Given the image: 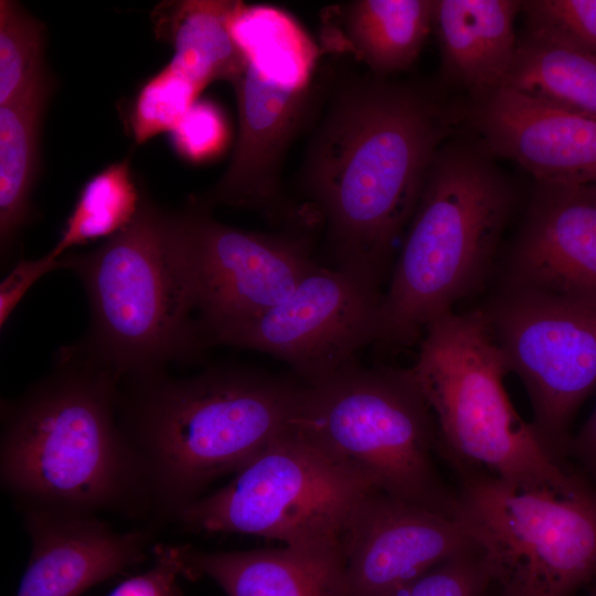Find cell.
<instances>
[{
    "mask_svg": "<svg viewBox=\"0 0 596 596\" xmlns=\"http://www.w3.org/2000/svg\"><path fill=\"white\" fill-rule=\"evenodd\" d=\"M44 24L20 2L0 1V106L52 82Z\"/></svg>",
    "mask_w": 596,
    "mask_h": 596,
    "instance_id": "obj_25",
    "label": "cell"
},
{
    "mask_svg": "<svg viewBox=\"0 0 596 596\" xmlns=\"http://www.w3.org/2000/svg\"><path fill=\"white\" fill-rule=\"evenodd\" d=\"M500 86L596 118V53L565 36L531 29Z\"/></svg>",
    "mask_w": 596,
    "mask_h": 596,
    "instance_id": "obj_22",
    "label": "cell"
},
{
    "mask_svg": "<svg viewBox=\"0 0 596 596\" xmlns=\"http://www.w3.org/2000/svg\"><path fill=\"white\" fill-rule=\"evenodd\" d=\"M491 583L478 549L438 564L387 596H482Z\"/></svg>",
    "mask_w": 596,
    "mask_h": 596,
    "instance_id": "obj_27",
    "label": "cell"
},
{
    "mask_svg": "<svg viewBox=\"0 0 596 596\" xmlns=\"http://www.w3.org/2000/svg\"><path fill=\"white\" fill-rule=\"evenodd\" d=\"M372 491L290 428L226 486L185 505L174 519L195 532L249 534L292 547H340L352 512Z\"/></svg>",
    "mask_w": 596,
    "mask_h": 596,
    "instance_id": "obj_10",
    "label": "cell"
},
{
    "mask_svg": "<svg viewBox=\"0 0 596 596\" xmlns=\"http://www.w3.org/2000/svg\"><path fill=\"white\" fill-rule=\"evenodd\" d=\"M233 33L247 55L233 86L237 138L222 177L195 200L210 210L227 205L256 211L299 230L301 212L285 194L281 173L289 147L321 103L319 50L289 14L269 6L246 4Z\"/></svg>",
    "mask_w": 596,
    "mask_h": 596,
    "instance_id": "obj_8",
    "label": "cell"
},
{
    "mask_svg": "<svg viewBox=\"0 0 596 596\" xmlns=\"http://www.w3.org/2000/svg\"><path fill=\"white\" fill-rule=\"evenodd\" d=\"M202 88L172 62L151 76L138 91L129 116L136 143L171 132Z\"/></svg>",
    "mask_w": 596,
    "mask_h": 596,
    "instance_id": "obj_26",
    "label": "cell"
},
{
    "mask_svg": "<svg viewBox=\"0 0 596 596\" xmlns=\"http://www.w3.org/2000/svg\"><path fill=\"white\" fill-rule=\"evenodd\" d=\"M291 428L375 490L454 517L455 494L433 458L435 421L409 369L353 361L301 384Z\"/></svg>",
    "mask_w": 596,
    "mask_h": 596,
    "instance_id": "obj_7",
    "label": "cell"
},
{
    "mask_svg": "<svg viewBox=\"0 0 596 596\" xmlns=\"http://www.w3.org/2000/svg\"><path fill=\"white\" fill-rule=\"evenodd\" d=\"M566 449L596 480V406L576 435L568 439Z\"/></svg>",
    "mask_w": 596,
    "mask_h": 596,
    "instance_id": "obj_32",
    "label": "cell"
},
{
    "mask_svg": "<svg viewBox=\"0 0 596 596\" xmlns=\"http://www.w3.org/2000/svg\"><path fill=\"white\" fill-rule=\"evenodd\" d=\"M141 198L129 158L108 164L85 182L56 244L47 253L60 258L74 246L108 240L134 220Z\"/></svg>",
    "mask_w": 596,
    "mask_h": 596,
    "instance_id": "obj_24",
    "label": "cell"
},
{
    "mask_svg": "<svg viewBox=\"0 0 596 596\" xmlns=\"http://www.w3.org/2000/svg\"><path fill=\"white\" fill-rule=\"evenodd\" d=\"M30 557L15 596H79L147 557V535L94 514L22 509Z\"/></svg>",
    "mask_w": 596,
    "mask_h": 596,
    "instance_id": "obj_17",
    "label": "cell"
},
{
    "mask_svg": "<svg viewBox=\"0 0 596 596\" xmlns=\"http://www.w3.org/2000/svg\"><path fill=\"white\" fill-rule=\"evenodd\" d=\"M53 82L0 106V244L11 248L26 224L40 162L43 116Z\"/></svg>",
    "mask_w": 596,
    "mask_h": 596,
    "instance_id": "obj_23",
    "label": "cell"
},
{
    "mask_svg": "<svg viewBox=\"0 0 596 596\" xmlns=\"http://www.w3.org/2000/svg\"><path fill=\"white\" fill-rule=\"evenodd\" d=\"M381 288L337 268L315 266L277 306L205 334L216 344L251 349L286 362L313 385L355 361L381 336Z\"/></svg>",
    "mask_w": 596,
    "mask_h": 596,
    "instance_id": "obj_13",
    "label": "cell"
},
{
    "mask_svg": "<svg viewBox=\"0 0 596 596\" xmlns=\"http://www.w3.org/2000/svg\"><path fill=\"white\" fill-rule=\"evenodd\" d=\"M244 7L237 0H169L158 3L150 19L157 40L173 49L170 62L196 84L225 81L234 86L247 65L233 33Z\"/></svg>",
    "mask_w": 596,
    "mask_h": 596,
    "instance_id": "obj_21",
    "label": "cell"
},
{
    "mask_svg": "<svg viewBox=\"0 0 596 596\" xmlns=\"http://www.w3.org/2000/svg\"><path fill=\"white\" fill-rule=\"evenodd\" d=\"M504 287L596 300V188L547 185L510 253Z\"/></svg>",
    "mask_w": 596,
    "mask_h": 596,
    "instance_id": "obj_15",
    "label": "cell"
},
{
    "mask_svg": "<svg viewBox=\"0 0 596 596\" xmlns=\"http://www.w3.org/2000/svg\"><path fill=\"white\" fill-rule=\"evenodd\" d=\"M179 546L182 576L209 577L227 596H349L341 547L204 552Z\"/></svg>",
    "mask_w": 596,
    "mask_h": 596,
    "instance_id": "obj_18",
    "label": "cell"
},
{
    "mask_svg": "<svg viewBox=\"0 0 596 596\" xmlns=\"http://www.w3.org/2000/svg\"><path fill=\"white\" fill-rule=\"evenodd\" d=\"M481 311L526 390L533 426L560 456L571 419L596 389V300L504 287Z\"/></svg>",
    "mask_w": 596,
    "mask_h": 596,
    "instance_id": "obj_11",
    "label": "cell"
},
{
    "mask_svg": "<svg viewBox=\"0 0 596 596\" xmlns=\"http://www.w3.org/2000/svg\"><path fill=\"white\" fill-rule=\"evenodd\" d=\"M512 201L483 156L465 147L439 149L383 294L379 342L414 344L432 321L481 286Z\"/></svg>",
    "mask_w": 596,
    "mask_h": 596,
    "instance_id": "obj_4",
    "label": "cell"
},
{
    "mask_svg": "<svg viewBox=\"0 0 596 596\" xmlns=\"http://www.w3.org/2000/svg\"><path fill=\"white\" fill-rule=\"evenodd\" d=\"M588 596H596V581L594 582V586L592 588V592Z\"/></svg>",
    "mask_w": 596,
    "mask_h": 596,
    "instance_id": "obj_33",
    "label": "cell"
},
{
    "mask_svg": "<svg viewBox=\"0 0 596 596\" xmlns=\"http://www.w3.org/2000/svg\"><path fill=\"white\" fill-rule=\"evenodd\" d=\"M174 225L203 338L277 306L317 266L306 232L238 228L195 199L174 211Z\"/></svg>",
    "mask_w": 596,
    "mask_h": 596,
    "instance_id": "obj_12",
    "label": "cell"
},
{
    "mask_svg": "<svg viewBox=\"0 0 596 596\" xmlns=\"http://www.w3.org/2000/svg\"><path fill=\"white\" fill-rule=\"evenodd\" d=\"M454 518L501 596H573L596 581V488L522 489L460 470Z\"/></svg>",
    "mask_w": 596,
    "mask_h": 596,
    "instance_id": "obj_9",
    "label": "cell"
},
{
    "mask_svg": "<svg viewBox=\"0 0 596 596\" xmlns=\"http://www.w3.org/2000/svg\"><path fill=\"white\" fill-rule=\"evenodd\" d=\"M434 0H353L321 18L327 52L350 53L369 73L389 77L418 57L434 26Z\"/></svg>",
    "mask_w": 596,
    "mask_h": 596,
    "instance_id": "obj_19",
    "label": "cell"
},
{
    "mask_svg": "<svg viewBox=\"0 0 596 596\" xmlns=\"http://www.w3.org/2000/svg\"><path fill=\"white\" fill-rule=\"evenodd\" d=\"M155 555L156 562L149 570L121 582L108 596H181L180 547L156 546Z\"/></svg>",
    "mask_w": 596,
    "mask_h": 596,
    "instance_id": "obj_30",
    "label": "cell"
},
{
    "mask_svg": "<svg viewBox=\"0 0 596 596\" xmlns=\"http://www.w3.org/2000/svg\"><path fill=\"white\" fill-rule=\"evenodd\" d=\"M225 123L216 107L207 102H195L171 131V145L184 159L200 162L223 148Z\"/></svg>",
    "mask_w": 596,
    "mask_h": 596,
    "instance_id": "obj_29",
    "label": "cell"
},
{
    "mask_svg": "<svg viewBox=\"0 0 596 596\" xmlns=\"http://www.w3.org/2000/svg\"><path fill=\"white\" fill-rule=\"evenodd\" d=\"M298 173L336 268L381 288L450 118L422 85L349 74L323 91Z\"/></svg>",
    "mask_w": 596,
    "mask_h": 596,
    "instance_id": "obj_1",
    "label": "cell"
},
{
    "mask_svg": "<svg viewBox=\"0 0 596 596\" xmlns=\"http://www.w3.org/2000/svg\"><path fill=\"white\" fill-rule=\"evenodd\" d=\"M438 434L459 470L481 471L522 489L570 493L587 483L561 462L504 389L509 373L481 310L432 321L409 368Z\"/></svg>",
    "mask_w": 596,
    "mask_h": 596,
    "instance_id": "obj_6",
    "label": "cell"
},
{
    "mask_svg": "<svg viewBox=\"0 0 596 596\" xmlns=\"http://www.w3.org/2000/svg\"><path fill=\"white\" fill-rule=\"evenodd\" d=\"M513 0H435L434 26L446 77L486 94L498 88L518 43Z\"/></svg>",
    "mask_w": 596,
    "mask_h": 596,
    "instance_id": "obj_20",
    "label": "cell"
},
{
    "mask_svg": "<svg viewBox=\"0 0 596 596\" xmlns=\"http://www.w3.org/2000/svg\"><path fill=\"white\" fill-rule=\"evenodd\" d=\"M596 188V184H593Z\"/></svg>",
    "mask_w": 596,
    "mask_h": 596,
    "instance_id": "obj_34",
    "label": "cell"
},
{
    "mask_svg": "<svg viewBox=\"0 0 596 596\" xmlns=\"http://www.w3.org/2000/svg\"><path fill=\"white\" fill-rule=\"evenodd\" d=\"M81 278L92 309L86 361L117 379H157L168 362L198 351L203 336L180 253L174 211L142 190L139 210L95 249L62 257Z\"/></svg>",
    "mask_w": 596,
    "mask_h": 596,
    "instance_id": "obj_5",
    "label": "cell"
},
{
    "mask_svg": "<svg viewBox=\"0 0 596 596\" xmlns=\"http://www.w3.org/2000/svg\"><path fill=\"white\" fill-rule=\"evenodd\" d=\"M142 383L123 432L138 460L147 504L172 518L291 428L301 387L244 369Z\"/></svg>",
    "mask_w": 596,
    "mask_h": 596,
    "instance_id": "obj_3",
    "label": "cell"
},
{
    "mask_svg": "<svg viewBox=\"0 0 596 596\" xmlns=\"http://www.w3.org/2000/svg\"><path fill=\"white\" fill-rule=\"evenodd\" d=\"M2 412L0 478L21 509L96 514L146 504L136 455L115 419L118 379L88 361Z\"/></svg>",
    "mask_w": 596,
    "mask_h": 596,
    "instance_id": "obj_2",
    "label": "cell"
},
{
    "mask_svg": "<svg viewBox=\"0 0 596 596\" xmlns=\"http://www.w3.org/2000/svg\"><path fill=\"white\" fill-rule=\"evenodd\" d=\"M477 119L488 147L542 184H596V118L499 86Z\"/></svg>",
    "mask_w": 596,
    "mask_h": 596,
    "instance_id": "obj_16",
    "label": "cell"
},
{
    "mask_svg": "<svg viewBox=\"0 0 596 596\" xmlns=\"http://www.w3.org/2000/svg\"><path fill=\"white\" fill-rule=\"evenodd\" d=\"M340 547L349 596H387L446 560L477 549L454 517L376 490L352 512Z\"/></svg>",
    "mask_w": 596,
    "mask_h": 596,
    "instance_id": "obj_14",
    "label": "cell"
},
{
    "mask_svg": "<svg viewBox=\"0 0 596 596\" xmlns=\"http://www.w3.org/2000/svg\"><path fill=\"white\" fill-rule=\"evenodd\" d=\"M531 29L565 36L596 53V0L526 2Z\"/></svg>",
    "mask_w": 596,
    "mask_h": 596,
    "instance_id": "obj_28",
    "label": "cell"
},
{
    "mask_svg": "<svg viewBox=\"0 0 596 596\" xmlns=\"http://www.w3.org/2000/svg\"><path fill=\"white\" fill-rule=\"evenodd\" d=\"M63 268L62 258L49 253L35 259H20L0 284V327L3 328L31 287L47 273Z\"/></svg>",
    "mask_w": 596,
    "mask_h": 596,
    "instance_id": "obj_31",
    "label": "cell"
}]
</instances>
